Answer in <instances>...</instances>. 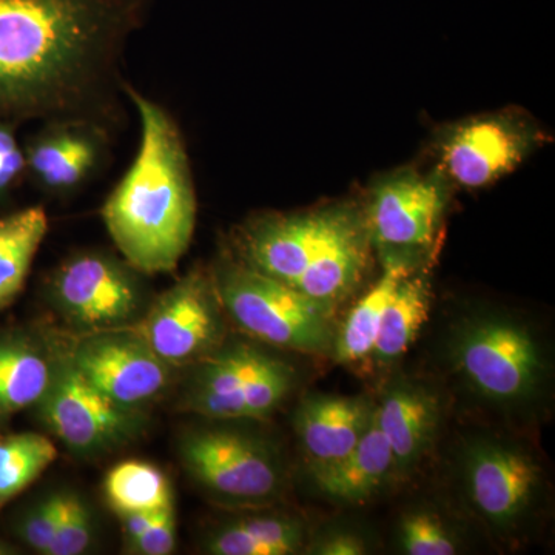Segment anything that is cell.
<instances>
[{
  "mask_svg": "<svg viewBox=\"0 0 555 555\" xmlns=\"http://www.w3.org/2000/svg\"><path fill=\"white\" fill-rule=\"evenodd\" d=\"M158 0H0V119L109 127L127 43Z\"/></svg>",
  "mask_w": 555,
  "mask_h": 555,
  "instance_id": "cell-1",
  "label": "cell"
},
{
  "mask_svg": "<svg viewBox=\"0 0 555 555\" xmlns=\"http://www.w3.org/2000/svg\"><path fill=\"white\" fill-rule=\"evenodd\" d=\"M141 120L137 156L101 210L122 258L142 275L170 273L192 244L198 215L184 137L158 102L126 83Z\"/></svg>",
  "mask_w": 555,
  "mask_h": 555,
  "instance_id": "cell-2",
  "label": "cell"
},
{
  "mask_svg": "<svg viewBox=\"0 0 555 555\" xmlns=\"http://www.w3.org/2000/svg\"><path fill=\"white\" fill-rule=\"evenodd\" d=\"M366 218L349 204L269 214L240 229L238 261L334 310L371 264Z\"/></svg>",
  "mask_w": 555,
  "mask_h": 555,
  "instance_id": "cell-3",
  "label": "cell"
},
{
  "mask_svg": "<svg viewBox=\"0 0 555 555\" xmlns=\"http://www.w3.org/2000/svg\"><path fill=\"white\" fill-rule=\"evenodd\" d=\"M211 276L222 310L250 337L302 353L334 349V310L233 259Z\"/></svg>",
  "mask_w": 555,
  "mask_h": 555,
  "instance_id": "cell-4",
  "label": "cell"
},
{
  "mask_svg": "<svg viewBox=\"0 0 555 555\" xmlns=\"http://www.w3.org/2000/svg\"><path fill=\"white\" fill-rule=\"evenodd\" d=\"M294 367L250 345L219 346L198 361L182 409L215 420H264L295 385Z\"/></svg>",
  "mask_w": 555,
  "mask_h": 555,
  "instance_id": "cell-5",
  "label": "cell"
},
{
  "mask_svg": "<svg viewBox=\"0 0 555 555\" xmlns=\"http://www.w3.org/2000/svg\"><path fill=\"white\" fill-rule=\"evenodd\" d=\"M179 456L189 476L228 506H268L284 488L283 466L275 449L240 430H189L179 443Z\"/></svg>",
  "mask_w": 555,
  "mask_h": 555,
  "instance_id": "cell-6",
  "label": "cell"
},
{
  "mask_svg": "<svg viewBox=\"0 0 555 555\" xmlns=\"http://www.w3.org/2000/svg\"><path fill=\"white\" fill-rule=\"evenodd\" d=\"M456 371L488 400H528L543 377V358L531 332L506 317H478L460 326L452 345Z\"/></svg>",
  "mask_w": 555,
  "mask_h": 555,
  "instance_id": "cell-7",
  "label": "cell"
},
{
  "mask_svg": "<svg viewBox=\"0 0 555 555\" xmlns=\"http://www.w3.org/2000/svg\"><path fill=\"white\" fill-rule=\"evenodd\" d=\"M141 275L124 258L80 251L51 275V302L69 324L87 334L126 328L145 309Z\"/></svg>",
  "mask_w": 555,
  "mask_h": 555,
  "instance_id": "cell-8",
  "label": "cell"
},
{
  "mask_svg": "<svg viewBox=\"0 0 555 555\" xmlns=\"http://www.w3.org/2000/svg\"><path fill=\"white\" fill-rule=\"evenodd\" d=\"M170 367L198 363L221 346L224 321L214 276L193 269L126 327Z\"/></svg>",
  "mask_w": 555,
  "mask_h": 555,
  "instance_id": "cell-9",
  "label": "cell"
},
{
  "mask_svg": "<svg viewBox=\"0 0 555 555\" xmlns=\"http://www.w3.org/2000/svg\"><path fill=\"white\" fill-rule=\"evenodd\" d=\"M36 408L50 433L79 456L101 455L126 444L141 427L137 409L109 400L68 357L57 364L49 392Z\"/></svg>",
  "mask_w": 555,
  "mask_h": 555,
  "instance_id": "cell-10",
  "label": "cell"
},
{
  "mask_svg": "<svg viewBox=\"0 0 555 555\" xmlns=\"http://www.w3.org/2000/svg\"><path fill=\"white\" fill-rule=\"evenodd\" d=\"M543 141L524 116H480L462 120L438 139L441 173L465 189H483L506 177Z\"/></svg>",
  "mask_w": 555,
  "mask_h": 555,
  "instance_id": "cell-11",
  "label": "cell"
},
{
  "mask_svg": "<svg viewBox=\"0 0 555 555\" xmlns=\"http://www.w3.org/2000/svg\"><path fill=\"white\" fill-rule=\"evenodd\" d=\"M449 199V181L441 170H400L372 190L366 215L371 241L385 255L412 257L436 240Z\"/></svg>",
  "mask_w": 555,
  "mask_h": 555,
  "instance_id": "cell-12",
  "label": "cell"
},
{
  "mask_svg": "<svg viewBox=\"0 0 555 555\" xmlns=\"http://www.w3.org/2000/svg\"><path fill=\"white\" fill-rule=\"evenodd\" d=\"M68 360L109 400L137 411L163 393L171 377L169 364L129 328L87 334Z\"/></svg>",
  "mask_w": 555,
  "mask_h": 555,
  "instance_id": "cell-13",
  "label": "cell"
},
{
  "mask_svg": "<svg viewBox=\"0 0 555 555\" xmlns=\"http://www.w3.org/2000/svg\"><path fill=\"white\" fill-rule=\"evenodd\" d=\"M465 480L477 513L496 528L507 529L531 509L542 473L535 460L520 449L481 441L467 451Z\"/></svg>",
  "mask_w": 555,
  "mask_h": 555,
  "instance_id": "cell-14",
  "label": "cell"
},
{
  "mask_svg": "<svg viewBox=\"0 0 555 555\" xmlns=\"http://www.w3.org/2000/svg\"><path fill=\"white\" fill-rule=\"evenodd\" d=\"M108 152V129L90 120H56L24 150L27 171L50 195L65 196L98 173Z\"/></svg>",
  "mask_w": 555,
  "mask_h": 555,
  "instance_id": "cell-15",
  "label": "cell"
},
{
  "mask_svg": "<svg viewBox=\"0 0 555 555\" xmlns=\"http://www.w3.org/2000/svg\"><path fill=\"white\" fill-rule=\"evenodd\" d=\"M377 404L366 397L310 396L295 412V430L315 469L339 462L357 447Z\"/></svg>",
  "mask_w": 555,
  "mask_h": 555,
  "instance_id": "cell-16",
  "label": "cell"
},
{
  "mask_svg": "<svg viewBox=\"0 0 555 555\" xmlns=\"http://www.w3.org/2000/svg\"><path fill=\"white\" fill-rule=\"evenodd\" d=\"M377 423L392 449L396 476L411 473L433 447L440 400L426 386L401 382L377 404Z\"/></svg>",
  "mask_w": 555,
  "mask_h": 555,
  "instance_id": "cell-17",
  "label": "cell"
},
{
  "mask_svg": "<svg viewBox=\"0 0 555 555\" xmlns=\"http://www.w3.org/2000/svg\"><path fill=\"white\" fill-rule=\"evenodd\" d=\"M377 411V408H375ZM396 476V460L377 423V412L357 447L334 465L313 469L317 486L331 499L364 503Z\"/></svg>",
  "mask_w": 555,
  "mask_h": 555,
  "instance_id": "cell-18",
  "label": "cell"
},
{
  "mask_svg": "<svg viewBox=\"0 0 555 555\" xmlns=\"http://www.w3.org/2000/svg\"><path fill=\"white\" fill-rule=\"evenodd\" d=\"M308 543L306 525L287 514H258L225 521L207 535L211 555H294Z\"/></svg>",
  "mask_w": 555,
  "mask_h": 555,
  "instance_id": "cell-19",
  "label": "cell"
},
{
  "mask_svg": "<svg viewBox=\"0 0 555 555\" xmlns=\"http://www.w3.org/2000/svg\"><path fill=\"white\" fill-rule=\"evenodd\" d=\"M414 270V258L385 255V269L374 287L350 310L341 331L335 335V360L341 364L360 363L371 358L377 343L383 317L398 284Z\"/></svg>",
  "mask_w": 555,
  "mask_h": 555,
  "instance_id": "cell-20",
  "label": "cell"
},
{
  "mask_svg": "<svg viewBox=\"0 0 555 555\" xmlns=\"http://www.w3.org/2000/svg\"><path fill=\"white\" fill-rule=\"evenodd\" d=\"M57 364L30 338H0V418L38 406L49 392Z\"/></svg>",
  "mask_w": 555,
  "mask_h": 555,
  "instance_id": "cell-21",
  "label": "cell"
},
{
  "mask_svg": "<svg viewBox=\"0 0 555 555\" xmlns=\"http://www.w3.org/2000/svg\"><path fill=\"white\" fill-rule=\"evenodd\" d=\"M47 232L49 217L40 206L0 218V310L9 308L24 288Z\"/></svg>",
  "mask_w": 555,
  "mask_h": 555,
  "instance_id": "cell-22",
  "label": "cell"
},
{
  "mask_svg": "<svg viewBox=\"0 0 555 555\" xmlns=\"http://www.w3.org/2000/svg\"><path fill=\"white\" fill-rule=\"evenodd\" d=\"M430 287L426 275L414 270L401 280L383 317L372 360L382 366L393 363L414 345L429 317Z\"/></svg>",
  "mask_w": 555,
  "mask_h": 555,
  "instance_id": "cell-23",
  "label": "cell"
},
{
  "mask_svg": "<svg viewBox=\"0 0 555 555\" xmlns=\"http://www.w3.org/2000/svg\"><path fill=\"white\" fill-rule=\"evenodd\" d=\"M104 495L116 516L175 506L169 477L158 466L141 460H126L113 466L105 476Z\"/></svg>",
  "mask_w": 555,
  "mask_h": 555,
  "instance_id": "cell-24",
  "label": "cell"
},
{
  "mask_svg": "<svg viewBox=\"0 0 555 555\" xmlns=\"http://www.w3.org/2000/svg\"><path fill=\"white\" fill-rule=\"evenodd\" d=\"M56 460V447L42 434L0 437V509L35 483Z\"/></svg>",
  "mask_w": 555,
  "mask_h": 555,
  "instance_id": "cell-25",
  "label": "cell"
},
{
  "mask_svg": "<svg viewBox=\"0 0 555 555\" xmlns=\"http://www.w3.org/2000/svg\"><path fill=\"white\" fill-rule=\"evenodd\" d=\"M400 545L409 555H454L459 550L443 521L429 511H415L401 520Z\"/></svg>",
  "mask_w": 555,
  "mask_h": 555,
  "instance_id": "cell-26",
  "label": "cell"
},
{
  "mask_svg": "<svg viewBox=\"0 0 555 555\" xmlns=\"http://www.w3.org/2000/svg\"><path fill=\"white\" fill-rule=\"evenodd\" d=\"M93 540L94 520L90 506L76 492L65 491L60 526L47 555H80L89 551Z\"/></svg>",
  "mask_w": 555,
  "mask_h": 555,
  "instance_id": "cell-27",
  "label": "cell"
},
{
  "mask_svg": "<svg viewBox=\"0 0 555 555\" xmlns=\"http://www.w3.org/2000/svg\"><path fill=\"white\" fill-rule=\"evenodd\" d=\"M65 491L51 492L43 496L17 525L22 542L36 553L47 555L64 511Z\"/></svg>",
  "mask_w": 555,
  "mask_h": 555,
  "instance_id": "cell-28",
  "label": "cell"
},
{
  "mask_svg": "<svg viewBox=\"0 0 555 555\" xmlns=\"http://www.w3.org/2000/svg\"><path fill=\"white\" fill-rule=\"evenodd\" d=\"M177 547V511L175 506L160 511L149 528L126 546L129 554L169 555Z\"/></svg>",
  "mask_w": 555,
  "mask_h": 555,
  "instance_id": "cell-29",
  "label": "cell"
},
{
  "mask_svg": "<svg viewBox=\"0 0 555 555\" xmlns=\"http://www.w3.org/2000/svg\"><path fill=\"white\" fill-rule=\"evenodd\" d=\"M25 171L24 150L17 142L13 124L0 120V195L9 192Z\"/></svg>",
  "mask_w": 555,
  "mask_h": 555,
  "instance_id": "cell-30",
  "label": "cell"
},
{
  "mask_svg": "<svg viewBox=\"0 0 555 555\" xmlns=\"http://www.w3.org/2000/svg\"><path fill=\"white\" fill-rule=\"evenodd\" d=\"M310 554L317 555H363L367 553L366 543L353 532L338 531L323 537Z\"/></svg>",
  "mask_w": 555,
  "mask_h": 555,
  "instance_id": "cell-31",
  "label": "cell"
},
{
  "mask_svg": "<svg viewBox=\"0 0 555 555\" xmlns=\"http://www.w3.org/2000/svg\"><path fill=\"white\" fill-rule=\"evenodd\" d=\"M158 513H160V511H156V513L120 514V516H118L120 528H122L124 540H126V546L134 542V540L149 528V525L152 524L153 518H155Z\"/></svg>",
  "mask_w": 555,
  "mask_h": 555,
  "instance_id": "cell-32",
  "label": "cell"
},
{
  "mask_svg": "<svg viewBox=\"0 0 555 555\" xmlns=\"http://www.w3.org/2000/svg\"><path fill=\"white\" fill-rule=\"evenodd\" d=\"M16 554V547L11 546L9 542L0 539V555Z\"/></svg>",
  "mask_w": 555,
  "mask_h": 555,
  "instance_id": "cell-33",
  "label": "cell"
}]
</instances>
